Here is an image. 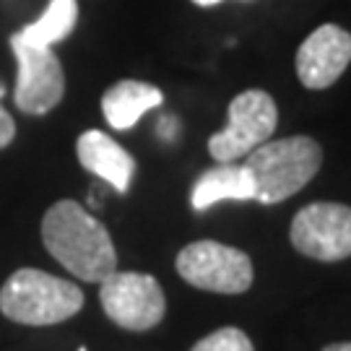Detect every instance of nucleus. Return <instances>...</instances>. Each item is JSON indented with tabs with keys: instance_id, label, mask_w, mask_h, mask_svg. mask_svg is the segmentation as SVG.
<instances>
[{
	"instance_id": "nucleus-4",
	"label": "nucleus",
	"mask_w": 351,
	"mask_h": 351,
	"mask_svg": "<svg viewBox=\"0 0 351 351\" xmlns=\"http://www.w3.org/2000/svg\"><path fill=\"white\" fill-rule=\"evenodd\" d=\"M276 101L263 88H247L229 101L226 128L208 138V154L219 164L239 162L276 133Z\"/></svg>"
},
{
	"instance_id": "nucleus-9",
	"label": "nucleus",
	"mask_w": 351,
	"mask_h": 351,
	"mask_svg": "<svg viewBox=\"0 0 351 351\" xmlns=\"http://www.w3.org/2000/svg\"><path fill=\"white\" fill-rule=\"evenodd\" d=\"M351 63V34L336 24L317 26L304 39L294 58L302 86L328 88L339 81Z\"/></svg>"
},
{
	"instance_id": "nucleus-17",
	"label": "nucleus",
	"mask_w": 351,
	"mask_h": 351,
	"mask_svg": "<svg viewBox=\"0 0 351 351\" xmlns=\"http://www.w3.org/2000/svg\"><path fill=\"white\" fill-rule=\"evenodd\" d=\"M195 5H201V8H211V5H219L221 0H193Z\"/></svg>"
},
{
	"instance_id": "nucleus-3",
	"label": "nucleus",
	"mask_w": 351,
	"mask_h": 351,
	"mask_svg": "<svg viewBox=\"0 0 351 351\" xmlns=\"http://www.w3.org/2000/svg\"><path fill=\"white\" fill-rule=\"evenodd\" d=\"M84 291L39 268H21L0 287V313L21 326H55L81 313Z\"/></svg>"
},
{
	"instance_id": "nucleus-10",
	"label": "nucleus",
	"mask_w": 351,
	"mask_h": 351,
	"mask_svg": "<svg viewBox=\"0 0 351 351\" xmlns=\"http://www.w3.org/2000/svg\"><path fill=\"white\" fill-rule=\"evenodd\" d=\"M75 154L86 172L97 175L120 195H125L130 190V182L136 175V159L114 138L104 136L101 130H86L75 141Z\"/></svg>"
},
{
	"instance_id": "nucleus-1",
	"label": "nucleus",
	"mask_w": 351,
	"mask_h": 351,
	"mask_svg": "<svg viewBox=\"0 0 351 351\" xmlns=\"http://www.w3.org/2000/svg\"><path fill=\"white\" fill-rule=\"evenodd\" d=\"M42 242L68 274L101 284L117 271V252L107 226L75 201H58L42 219Z\"/></svg>"
},
{
	"instance_id": "nucleus-14",
	"label": "nucleus",
	"mask_w": 351,
	"mask_h": 351,
	"mask_svg": "<svg viewBox=\"0 0 351 351\" xmlns=\"http://www.w3.org/2000/svg\"><path fill=\"white\" fill-rule=\"evenodd\" d=\"M190 351H255L250 336L239 328H219L201 339Z\"/></svg>"
},
{
	"instance_id": "nucleus-2",
	"label": "nucleus",
	"mask_w": 351,
	"mask_h": 351,
	"mask_svg": "<svg viewBox=\"0 0 351 351\" xmlns=\"http://www.w3.org/2000/svg\"><path fill=\"white\" fill-rule=\"evenodd\" d=\"M245 167L255 180V201L281 203L297 195L323 164V149L310 136H289V138L265 141L245 156Z\"/></svg>"
},
{
	"instance_id": "nucleus-19",
	"label": "nucleus",
	"mask_w": 351,
	"mask_h": 351,
	"mask_svg": "<svg viewBox=\"0 0 351 351\" xmlns=\"http://www.w3.org/2000/svg\"><path fill=\"white\" fill-rule=\"evenodd\" d=\"M78 351H86V349H78Z\"/></svg>"
},
{
	"instance_id": "nucleus-8",
	"label": "nucleus",
	"mask_w": 351,
	"mask_h": 351,
	"mask_svg": "<svg viewBox=\"0 0 351 351\" xmlns=\"http://www.w3.org/2000/svg\"><path fill=\"white\" fill-rule=\"evenodd\" d=\"M11 50L16 55V91L13 101L26 114H47L55 110L65 94V73L63 63L52 47L26 45L13 34Z\"/></svg>"
},
{
	"instance_id": "nucleus-18",
	"label": "nucleus",
	"mask_w": 351,
	"mask_h": 351,
	"mask_svg": "<svg viewBox=\"0 0 351 351\" xmlns=\"http://www.w3.org/2000/svg\"><path fill=\"white\" fill-rule=\"evenodd\" d=\"M3 97H5V86H3V84H0V99H3Z\"/></svg>"
},
{
	"instance_id": "nucleus-7",
	"label": "nucleus",
	"mask_w": 351,
	"mask_h": 351,
	"mask_svg": "<svg viewBox=\"0 0 351 351\" xmlns=\"http://www.w3.org/2000/svg\"><path fill=\"white\" fill-rule=\"evenodd\" d=\"M291 247L320 263L351 258V206L330 201L310 203L297 211L289 226Z\"/></svg>"
},
{
	"instance_id": "nucleus-12",
	"label": "nucleus",
	"mask_w": 351,
	"mask_h": 351,
	"mask_svg": "<svg viewBox=\"0 0 351 351\" xmlns=\"http://www.w3.org/2000/svg\"><path fill=\"white\" fill-rule=\"evenodd\" d=\"M162 88H156L154 84H146V81L125 78V81H117V84H112L104 91L101 112H104V120L110 123V128L130 130L146 112L162 107Z\"/></svg>"
},
{
	"instance_id": "nucleus-5",
	"label": "nucleus",
	"mask_w": 351,
	"mask_h": 351,
	"mask_svg": "<svg viewBox=\"0 0 351 351\" xmlns=\"http://www.w3.org/2000/svg\"><path fill=\"white\" fill-rule=\"evenodd\" d=\"M175 268L190 287L213 294H242L252 287L250 255L216 239L190 242L177 252Z\"/></svg>"
},
{
	"instance_id": "nucleus-15",
	"label": "nucleus",
	"mask_w": 351,
	"mask_h": 351,
	"mask_svg": "<svg viewBox=\"0 0 351 351\" xmlns=\"http://www.w3.org/2000/svg\"><path fill=\"white\" fill-rule=\"evenodd\" d=\"M13 136H16V123H13V117L0 104V149H5L13 141Z\"/></svg>"
},
{
	"instance_id": "nucleus-13",
	"label": "nucleus",
	"mask_w": 351,
	"mask_h": 351,
	"mask_svg": "<svg viewBox=\"0 0 351 351\" xmlns=\"http://www.w3.org/2000/svg\"><path fill=\"white\" fill-rule=\"evenodd\" d=\"M75 21H78V0H50L47 11L34 24H26L21 32H16V37L26 45L52 47L73 34Z\"/></svg>"
},
{
	"instance_id": "nucleus-11",
	"label": "nucleus",
	"mask_w": 351,
	"mask_h": 351,
	"mask_svg": "<svg viewBox=\"0 0 351 351\" xmlns=\"http://www.w3.org/2000/svg\"><path fill=\"white\" fill-rule=\"evenodd\" d=\"M258 190L250 169L239 162L219 164L206 169L190 190V206L193 211H208L211 206L221 201H255Z\"/></svg>"
},
{
	"instance_id": "nucleus-16",
	"label": "nucleus",
	"mask_w": 351,
	"mask_h": 351,
	"mask_svg": "<svg viewBox=\"0 0 351 351\" xmlns=\"http://www.w3.org/2000/svg\"><path fill=\"white\" fill-rule=\"evenodd\" d=\"M323 351H351V341H336V343H328Z\"/></svg>"
},
{
	"instance_id": "nucleus-6",
	"label": "nucleus",
	"mask_w": 351,
	"mask_h": 351,
	"mask_svg": "<svg viewBox=\"0 0 351 351\" xmlns=\"http://www.w3.org/2000/svg\"><path fill=\"white\" fill-rule=\"evenodd\" d=\"M99 302L104 315L125 330H151L164 320L167 297L162 284L149 274L114 271L101 281Z\"/></svg>"
}]
</instances>
